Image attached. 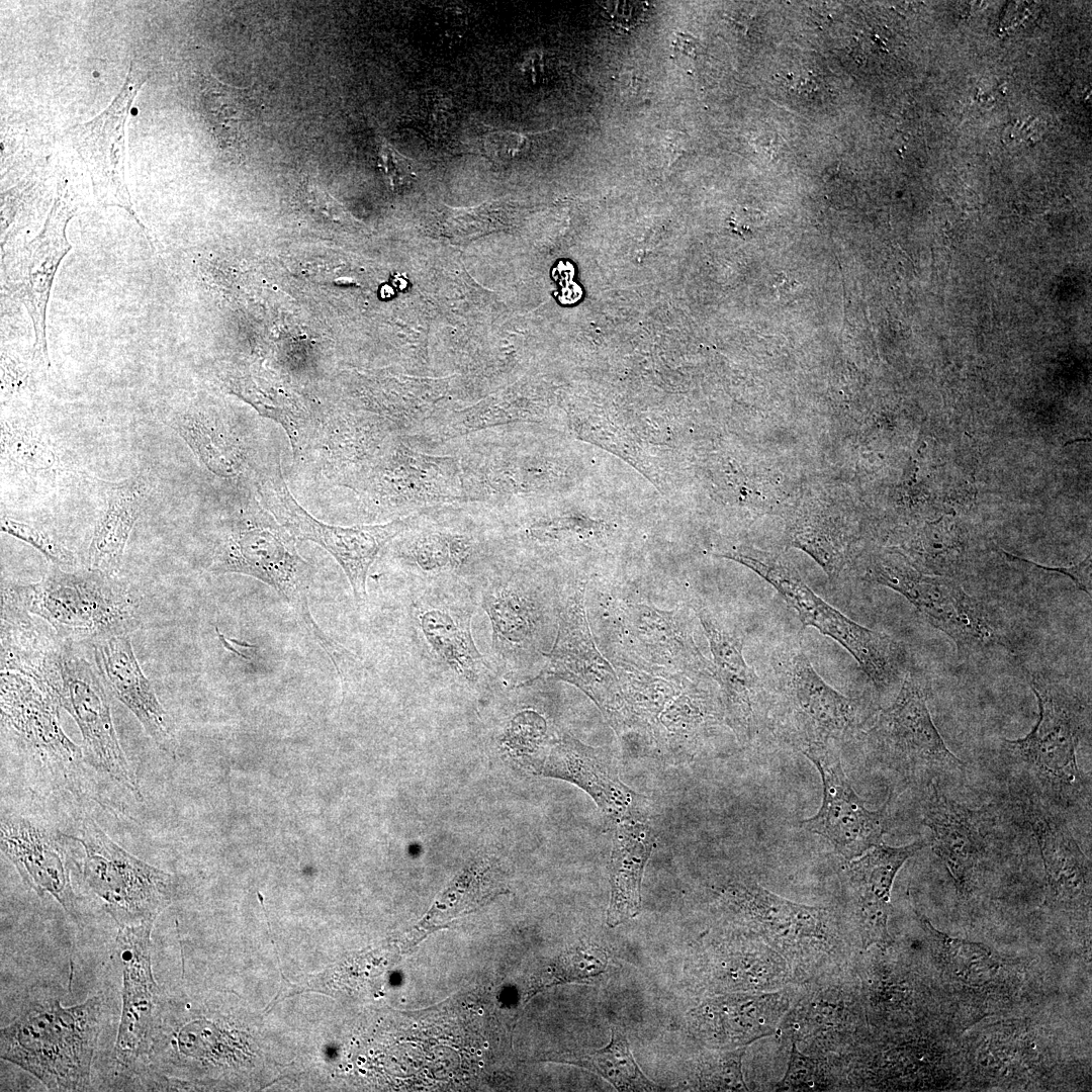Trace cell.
Here are the masks:
<instances>
[{
  "label": "cell",
  "mask_w": 1092,
  "mask_h": 1092,
  "mask_svg": "<svg viewBox=\"0 0 1092 1092\" xmlns=\"http://www.w3.org/2000/svg\"><path fill=\"white\" fill-rule=\"evenodd\" d=\"M1038 707L1031 730L1003 739L1000 756L1013 796L1022 806L1064 814L1090 805L1091 780L1079 767L1077 753L1090 731V702L1074 687L1044 673L1029 674Z\"/></svg>",
  "instance_id": "obj_1"
},
{
  "label": "cell",
  "mask_w": 1092,
  "mask_h": 1092,
  "mask_svg": "<svg viewBox=\"0 0 1092 1092\" xmlns=\"http://www.w3.org/2000/svg\"><path fill=\"white\" fill-rule=\"evenodd\" d=\"M103 997L63 1006L50 993L31 992L0 1029V1056L51 1091H85L101 1030Z\"/></svg>",
  "instance_id": "obj_2"
},
{
  "label": "cell",
  "mask_w": 1092,
  "mask_h": 1092,
  "mask_svg": "<svg viewBox=\"0 0 1092 1092\" xmlns=\"http://www.w3.org/2000/svg\"><path fill=\"white\" fill-rule=\"evenodd\" d=\"M1 601L46 621L64 640L84 644L142 625L141 597L116 575L54 566L34 583L3 580Z\"/></svg>",
  "instance_id": "obj_3"
},
{
  "label": "cell",
  "mask_w": 1092,
  "mask_h": 1092,
  "mask_svg": "<svg viewBox=\"0 0 1092 1092\" xmlns=\"http://www.w3.org/2000/svg\"><path fill=\"white\" fill-rule=\"evenodd\" d=\"M208 570L214 574H245L268 584L328 654L337 672L343 673L346 650L323 631L309 609L312 566L298 553L295 538L263 507L240 512L229 523Z\"/></svg>",
  "instance_id": "obj_4"
},
{
  "label": "cell",
  "mask_w": 1092,
  "mask_h": 1092,
  "mask_svg": "<svg viewBox=\"0 0 1092 1092\" xmlns=\"http://www.w3.org/2000/svg\"><path fill=\"white\" fill-rule=\"evenodd\" d=\"M860 733L871 758L907 785L925 788L966 765L945 744L931 718L925 685L911 671L894 702L874 714Z\"/></svg>",
  "instance_id": "obj_5"
},
{
  "label": "cell",
  "mask_w": 1092,
  "mask_h": 1092,
  "mask_svg": "<svg viewBox=\"0 0 1092 1092\" xmlns=\"http://www.w3.org/2000/svg\"><path fill=\"white\" fill-rule=\"evenodd\" d=\"M862 578L903 596L931 626L952 640L960 656L1007 646L998 619L982 601L953 578L920 571L902 553L874 555Z\"/></svg>",
  "instance_id": "obj_6"
},
{
  "label": "cell",
  "mask_w": 1092,
  "mask_h": 1092,
  "mask_svg": "<svg viewBox=\"0 0 1092 1092\" xmlns=\"http://www.w3.org/2000/svg\"><path fill=\"white\" fill-rule=\"evenodd\" d=\"M721 556L747 566L771 584L797 612L804 626L817 629L844 647L879 691L901 678L907 661L903 645L886 633L847 618L817 596L794 567L769 556L741 550Z\"/></svg>",
  "instance_id": "obj_7"
},
{
  "label": "cell",
  "mask_w": 1092,
  "mask_h": 1092,
  "mask_svg": "<svg viewBox=\"0 0 1092 1092\" xmlns=\"http://www.w3.org/2000/svg\"><path fill=\"white\" fill-rule=\"evenodd\" d=\"M83 880L118 927L155 922L175 894L173 877L115 843L87 817L80 836Z\"/></svg>",
  "instance_id": "obj_8"
},
{
  "label": "cell",
  "mask_w": 1092,
  "mask_h": 1092,
  "mask_svg": "<svg viewBox=\"0 0 1092 1092\" xmlns=\"http://www.w3.org/2000/svg\"><path fill=\"white\" fill-rule=\"evenodd\" d=\"M257 495L262 507L291 536L316 543L336 559L359 606L367 599L366 580L371 565L379 553L406 530L412 516L375 525L341 527L326 524L296 502L278 465L261 473Z\"/></svg>",
  "instance_id": "obj_9"
},
{
  "label": "cell",
  "mask_w": 1092,
  "mask_h": 1092,
  "mask_svg": "<svg viewBox=\"0 0 1092 1092\" xmlns=\"http://www.w3.org/2000/svg\"><path fill=\"white\" fill-rule=\"evenodd\" d=\"M363 479L370 505L401 517L465 503L458 459L418 451L400 436L392 440Z\"/></svg>",
  "instance_id": "obj_10"
},
{
  "label": "cell",
  "mask_w": 1092,
  "mask_h": 1092,
  "mask_svg": "<svg viewBox=\"0 0 1092 1092\" xmlns=\"http://www.w3.org/2000/svg\"><path fill=\"white\" fill-rule=\"evenodd\" d=\"M79 645L70 641L65 645L58 701L80 729L86 759L141 801L138 779L115 731L106 687Z\"/></svg>",
  "instance_id": "obj_11"
},
{
  "label": "cell",
  "mask_w": 1092,
  "mask_h": 1092,
  "mask_svg": "<svg viewBox=\"0 0 1092 1092\" xmlns=\"http://www.w3.org/2000/svg\"><path fill=\"white\" fill-rule=\"evenodd\" d=\"M584 585L568 598L561 612L555 643L548 663L533 680L557 678L574 685L587 695L610 725L623 732L634 725L614 667L599 652L592 637L585 609Z\"/></svg>",
  "instance_id": "obj_12"
},
{
  "label": "cell",
  "mask_w": 1092,
  "mask_h": 1092,
  "mask_svg": "<svg viewBox=\"0 0 1092 1092\" xmlns=\"http://www.w3.org/2000/svg\"><path fill=\"white\" fill-rule=\"evenodd\" d=\"M802 751L821 776L823 800L818 812L800 826L828 840L845 860L883 843L891 826V795L880 809L869 810L849 784L831 743L812 744Z\"/></svg>",
  "instance_id": "obj_13"
},
{
  "label": "cell",
  "mask_w": 1092,
  "mask_h": 1092,
  "mask_svg": "<svg viewBox=\"0 0 1092 1092\" xmlns=\"http://www.w3.org/2000/svg\"><path fill=\"white\" fill-rule=\"evenodd\" d=\"M516 762L535 775L576 785L615 823L647 815V798L620 780L615 760L603 748L588 746L569 735L552 740L545 736Z\"/></svg>",
  "instance_id": "obj_14"
},
{
  "label": "cell",
  "mask_w": 1092,
  "mask_h": 1092,
  "mask_svg": "<svg viewBox=\"0 0 1092 1092\" xmlns=\"http://www.w3.org/2000/svg\"><path fill=\"white\" fill-rule=\"evenodd\" d=\"M1 727L21 750L68 777L79 769L82 749L64 732L60 703L32 678L1 671Z\"/></svg>",
  "instance_id": "obj_15"
},
{
  "label": "cell",
  "mask_w": 1092,
  "mask_h": 1092,
  "mask_svg": "<svg viewBox=\"0 0 1092 1092\" xmlns=\"http://www.w3.org/2000/svg\"><path fill=\"white\" fill-rule=\"evenodd\" d=\"M153 926L154 922H146L118 927L116 937L122 966V1005L113 1059L115 1070L124 1078L134 1077L141 1069L162 1006L152 969Z\"/></svg>",
  "instance_id": "obj_16"
},
{
  "label": "cell",
  "mask_w": 1092,
  "mask_h": 1092,
  "mask_svg": "<svg viewBox=\"0 0 1092 1092\" xmlns=\"http://www.w3.org/2000/svg\"><path fill=\"white\" fill-rule=\"evenodd\" d=\"M145 84L130 64L119 93L93 119L68 129V135L86 164L99 204L125 209L149 234L136 215L125 181V124L131 104Z\"/></svg>",
  "instance_id": "obj_17"
},
{
  "label": "cell",
  "mask_w": 1092,
  "mask_h": 1092,
  "mask_svg": "<svg viewBox=\"0 0 1092 1092\" xmlns=\"http://www.w3.org/2000/svg\"><path fill=\"white\" fill-rule=\"evenodd\" d=\"M922 823L928 844L941 859L962 895L972 892L979 867L989 857L995 840L994 808H970L948 798L937 782L925 787Z\"/></svg>",
  "instance_id": "obj_18"
},
{
  "label": "cell",
  "mask_w": 1092,
  "mask_h": 1092,
  "mask_svg": "<svg viewBox=\"0 0 1092 1092\" xmlns=\"http://www.w3.org/2000/svg\"><path fill=\"white\" fill-rule=\"evenodd\" d=\"M781 703L790 738L802 750L852 735L872 717L863 718L856 701L829 686L802 650L790 659Z\"/></svg>",
  "instance_id": "obj_19"
},
{
  "label": "cell",
  "mask_w": 1092,
  "mask_h": 1092,
  "mask_svg": "<svg viewBox=\"0 0 1092 1092\" xmlns=\"http://www.w3.org/2000/svg\"><path fill=\"white\" fill-rule=\"evenodd\" d=\"M74 213L65 185L60 184L41 231L18 252L7 280L12 294L32 322V361L44 370L51 365L46 335L47 306L58 267L71 249L66 228Z\"/></svg>",
  "instance_id": "obj_20"
},
{
  "label": "cell",
  "mask_w": 1092,
  "mask_h": 1092,
  "mask_svg": "<svg viewBox=\"0 0 1092 1092\" xmlns=\"http://www.w3.org/2000/svg\"><path fill=\"white\" fill-rule=\"evenodd\" d=\"M66 835L15 813H3L0 826L2 853L23 882L38 896L50 895L76 922L78 897L73 889L63 839Z\"/></svg>",
  "instance_id": "obj_21"
},
{
  "label": "cell",
  "mask_w": 1092,
  "mask_h": 1092,
  "mask_svg": "<svg viewBox=\"0 0 1092 1092\" xmlns=\"http://www.w3.org/2000/svg\"><path fill=\"white\" fill-rule=\"evenodd\" d=\"M789 1008L785 992L719 996L691 1011L690 1028L699 1040L716 1049L747 1046L779 1031Z\"/></svg>",
  "instance_id": "obj_22"
},
{
  "label": "cell",
  "mask_w": 1092,
  "mask_h": 1092,
  "mask_svg": "<svg viewBox=\"0 0 1092 1092\" xmlns=\"http://www.w3.org/2000/svg\"><path fill=\"white\" fill-rule=\"evenodd\" d=\"M89 645L92 646L95 665L108 691L135 716L158 748L175 755L177 738L174 723L141 668L129 635H113Z\"/></svg>",
  "instance_id": "obj_23"
},
{
  "label": "cell",
  "mask_w": 1092,
  "mask_h": 1092,
  "mask_svg": "<svg viewBox=\"0 0 1092 1092\" xmlns=\"http://www.w3.org/2000/svg\"><path fill=\"white\" fill-rule=\"evenodd\" d=\"M66 643L42 619L1 601V671L30 677L58 700Z\"/></svg>",
  "instance_id": "obj_24"
},
{
  "label": "cell",
  "mask_w": 1092,
  "mask_h": 1092,
  "mask_svg": "<svg viewBox=\"0 0 1092 1092\" xmlns=\"http://www.w3.org/2000/svg\"><path fill=\"white\" fill-rule=\"evenodd\" d=\"M1022 809L1040 850L1048 882L1046 901L1066 908L1089 901L1090 860L1065 820L1039 808Z\"/></svg>",
  "instance_id": "obj_25"
},
{
  "label": "cell",
  "mask_w": 1092,
  "mask_h": 1092,
  "mask_svg": "<svg viewBox=\"0 0 1092 1092\" xmlns=\"http://www.w3.org/2000/svg\"><path fill=\"white\" fill-rule=\"evenodd\" d=\"M697 615L713 655V678L720 686L728 724L739 739H749L759 680L744 659L743 637L707 608H698Z\"/></svg>",
  "instance_id": "obj_26"
},
{
  "label": "cell",
  "mask_w": 1092,
  "mask_h": 1092,
  "mask_svg": "<svg viewBox=\"0 0 1092 1092\" xmlns=\"http://www.w3.org/2000/svg\"><path fill=\"white\" fill-rule=\"evenodd\" d=\"M625 621L640 656L646 661L662 666L666 673L713 677V663L699 651L682 611L666 612L635 605L628 608Z\"/></svg>",
  "instance_id": "obj_27"
},
{
  "label": "cell",
  "mask_w": 1092,
  "mask_h": 1092,
  "mask_svg": "<svg viewBox=\"0 0 1092 1092\" xmlns=\"http://www.w3.org/2000/svg\"><path fill=\"white\" fill-rule=\"evenodd\" d=\"M732 896L742 914L763 935L790 945L817 943L826 938L825 909L792 902L751 882L735 884Z\"/></svg>",
  "instance_id": "obj_28"
},
{
  "label": "cell",
  "mask_w": 1092,
  "mask_h": 1092,
  "mask_svg": "<svg viewBox=\"0 0 1092 1092\" xmlns=\"http://www.w3.org/2000/svg\"><path fill=\"white\" fill-rule=\"evenodd\" d=\"M610 856L611 897L607 924L618 926L635 917L641 908V882L655 846V834L646 817L616 823Z\"/></svg>",
  "instance_id": "obj_29"
},
{
  "label": "cell",
  "mask_w": 1092,
  "mask_h": 1092,
  "mask_svg": "<svg viewBox=\"0 0 1092 1092\" xmlns=\"http://www.w3.org/2000/svg\"><path fill=\"white\" fill-rule=\"evenodd\" d=\"M928 845L919 839L904 846L878 844L842 867L843 888L854 919L863 916H890L891 892L903 864Z\"/></svg>",
  "instance_id": "obj_30"
},
{
  "label": "cell",
  "mask_w": 1092,
  "mask_h": 1092,
  "mask_svg": "<svg viewBox=\"0 0 1092 1092\" xmlns=\"http://www.w3.org/2000/svg\"><path fill=\"white\" fill-rule=\"evenodd\" d=\"M144 499L145 487L138 479L124 480L109 489L88 548V568L116 575Z\"/></svg>",
  "instance_id": "obj_31"
},
{
  "label": "cell",
  "mask_w": 1092,
  "mask_h": 1092,
  "mask_svg": "<svg viewBox=\"0 0 1092 1092\" xmlns=\"http://www.w3.org/2000/svg\"><path fill=\"white\" fill-rule=\"evenodd\" d=\"M203 115L224 147L240 148L257 117L256 100L247 88L224 84L209 76L201 93Z\"/></svg>",
  "instance_id": "obj_32"
},
{
  "label": "cell",
  "mask_w": 1092,
  "mask_h": 1092,
  "mask_svg": "<svg viewBox=\"0 0 1092 1092\" xmlns=\"http://www.w3.org/2000/svg\"><path fill=\"white\" fill-rule=\"evenodd\" d=\"M423 634L436 653L455 671L474 677L481 663L470 632V614L431 607L420 615Z\"/></svg>",
  "instance_id": "obj_33"
},
{
  "label": "cell",
  "mask_w": 1092,
  "mask_h": 1092,
  "mask_svg": "<svg viewBox=\"0 0 1092 1092\" xmlns=\"http://www.w3.org/2000/svg\"><path fill=\"white\" fill-rule=\"evenodd\" d=\"M965 548L962 528L943 517L926 523L910 545V562L920 571L953 578L962 563Z\"/></svg>",
  "instance_id": "obj_34"
},
{
  "label": "cell",
  "mask_w": 1092,
  "mask_h": 1092,
  "mask_svg": "<svg viewBox=\"0 0 1092 1092\" xmlns=\"http://www.w3.org/2000/svg\"><path fill=\"white\" fill-rule=\"evenodd\" d=\"M570 1062L596 1072L619 1091H661L637 1065L623 1028L612 1026L610 1042L603 1049L572 1056Z\"/></svg>",
  "instance_id": "obj_35"
},
{
  "label": "cell",
  "mask_w": 1092,
  "mask_h": 1092,
  "mask_svg": "<svg viewBox=\"0 0 1092 1092\" xmlns=\"http://www.w3.org/2000/svg\"><path fill=\"white\" fill-rule=\"evenodd\" d=\"M915 912L934 954L950 975L966 983L976 984L985 982L995 972L998 963L987 945L939 931L927 917Z\"/></svg>",
  "instance_id": "obj_36"
},
{
  "label": "cell",
  "mask_w": 1092,
  "mask_h": 1092,
  "mask_svg": "<svg viewBox=\"0 0 1092 1092\" xmlns=\"http://www.w3.org/2000/svg\"><path fill=\"white\" fill-rule=\"evenodd\" d=\"M176 427L198 457L212 472L229 475L234 471V461L226 451L222 430L211 418L184 415L176 418Z\"/></svg>",
  "instance_id": "obj_37"
},
{
  "label": "cell",
  "mask_w": 1092,
  "mask_h": 1092,
  "mask_svg": "<svg viewBox=\"0 0 1092 1092\" xmlns=\"http://www.w3.org/2000/svg\"><path fill=\"white\" fill-rule=\"evenodd\" d=\"M495 589L484 604L491 619L494 640L500 644H518L529 634L527 610L514 593L500 586Z\"/></svg>",
  "instance_id": "obj_38"
},
{
  "label": "cell",
  "mask_w": 1092,
  "mask_h": 1092,
  "mask_svg": "<svg viewBox=\"0 0 1092 1092\" xmlns=\"http://www.w3.org/2000/svg\"><path fill=\"white\" fill-rule=\"evenodd\" d=\"M747 1046L713 1053L705 1057L699 1066L700 1090L745 1091L748 1090L742 1073V1058Z\"/></svg>",
  "instance_id": "obj_39"
},
{
  "label": "cell",
  "mask_w": 1092,
  "mask_h": 1092,
  "mask_svg": "<svg viewBox=\"0 0 1092 1092\" xmlns=\"http://www.w3.org/2000/svg\"><path fill=\"white\" fill-rule=\"evenodd\" d=\"M2 451L19 466L29 470L51 468L56 461L52 447L25 428L2 426Z\"/></svg>",
  "instance_id": "obj_40"
},
{
  "label": "cell",
  "mask_w": 1092,
  "mask_h": 1092,
  "mask_svg": "<svg viewBox=\"0 0 1092 1092\" xmlns=\"http://www.w3.org/2000/svg\"><path fill=\"white\" fill-rule=\"evenodd\" d=\"M606 950L595 944H581L563 953L552 974L555 982L590 981L605 973L608 966Z\"/></svg>",
  "instance_id": "obj_41"
},
{
  "label": "cell",
  "mask_w": 1092,
  "mask_h": 1092,
  "mask_svg": "<svg viewBox=\"0 0 1092 1092\" xmlns=\"http://www.w3.org/2000/svg\"><path fill=\"white\" fill-rule=\"evenodd\" d=\"M830 1077L819 1059L804 1055L793 1039L786 1073L778 1083L779 1091H818L826 1090Z\"/></svg>",
  "instance_id": "obj_42"
},
{
  "label": "cell",
  "mask_w": 1092,
  "mask_h": 1092,
  "mask_svg": "<svg viewBox=\"0 0 1092 1092\" xmlns=\"http://www.w3.org/2000/svg\"><path fill=\"white\" fill-rule=\"evenodd\" d=\"M1 530L31 545L54 566L60 568L62 566L73 567L76 563L71 550L54 536L35 526L3 517L1 519Z\"/></svg>",
  "instance_id": "obj_43"
},
{
  "label": "cell",
  "mask_w": 1092,
  "mask_h": 1092,
  "mask_svg": "<svg viewBox=\"0 0 1092 1092\" xmlns=\"http://www.w3.org/2000/svg\"><path fill=\"white\" fill-rule=\"evenodd\" d=\"M600 5L614 27L624 31L639 26L649 15V3L642 1H605Z\"/></svg>",
  "instance_id": "obj_44"
},
{
  "label": "cell",
  "mask_w": 1092,
  "mask_h": 1092,
  "mask_svg": "<svg viewBox=\"0 0 1092 1092\" xmlns=\"http://www.w3.org/2000/svg\"><path fill=\"white\" fill-rule=\"evenodd\" d=\"M379 167L392 186H401L412 180V162L388 144H382L378 154Z\"/></svg>",
  "instance_id": "obj_45"
},
{
  "label": "cell",
  "mask_w": 1092,
  "mask_h": 1092,
  "mask_svg": "<svg viewBox=\"0 0 1092 1092\" xmlns=\"http://www.w3.org/2000/svg\"><path fill=\"white\" fill-rule=\"evenodd\" d=\"M28 383V370L16 362L12 357L2 353L1 362V392L2 397H7L15 391L24 388Z\"/></svg>",
  "instance_id": "obj_46"
},
{
  "label": "cell",
  "mask_w": 1092,
  "mask_h": 1092,
  "mask_svg": "<svg viewBox=\"0 0 1092 1092\" xmlns=\"http://www.w3.org/2000/svg\"><path fill=\"white\" fill-rule=\"evenodd\" d=\"M1024 561H1026L1029 564H1032V565L1036 566L1038 568L1044 569L1046 571L1059 572V573H1062V574L1070 577L1073 580V582L1075 583V585L1080 590H1083L1089 597H1091L1092 583H1091V555L1090 554L1088 556H1086V558H1084V560H1082L1081 562H1079V563H1077L1075 565L1069 566V567H1064V566L1063 567H1048V566L1036 564V563L1031 562V561L1026 560V559H1024Z\"/></svg>",
  "instance_id": "obj_47"
},
{
  "label": "cell",
  "mask_w": 1092,
  "mask_h": 1092,
  "mask_svg": "<svg viewBox=\"0 0 1092 1092\" xmlns=\"http://www.w3.org/2000/svg\"><path fill=\"white\" fill-rule=\"evenodd\" d=\"M488 144L496 154L514 158L527 148L529 138L519 132H496L490 135Z\"/></svg>",
  "instance_id": "obj_48"
},
{
  "label": "cell",
  "mask_w": 1092,
  "mask_h": 1092,
  "mask_svg": "<svg viewBox=\"0 0 1092 1092\" xmlns=\"http://www.w3.org/2000/svg\"><path fill=\"white\" fill-rule=\"evenodd\" d=\"M215 630H216V634L218 636V639H219L220 643L224 646V648H226L231 652L236 653L237 655L245 658L246 660H249L254 656L255 650H256L255 645H251V644L246 643V642H241V641H238L236 639L226 638L223 634H221L219 632L218 628H215Z\"/></svg>",
  "instance_id": "obj_49"
}]
</instances>
